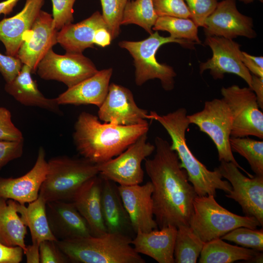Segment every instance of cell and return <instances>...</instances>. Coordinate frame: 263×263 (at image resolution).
I'll return each instance as SVG.
<instances>
[{"mask_svg":"<svg viewBox=\"0 0 263 263\" xmlns=\"http://www.w3.org/2000/svg\"><path fill=\"white\" fill-rule=\"evenodd\" d=\"M154 146L155 153L145 160V169L153 186L155 220L159 228L188 225L197 195L170 144L157 136Z\"/></svg>","mask_w":263,"mask_h":263,"instance_id":"6da1fadb","label":"cell"},{"mask_svg":"<svg viewBox=\"0 0 263 263\" xmlns=\"http://www.w3.org/2000/svg\"><path fill=\"white\" fill-rule=\"evenodd\" d=\"M149 129V123L123 126L101 123L98 116L82 112L75 124L73 138L78 153L98 165L120 154Z\"/></svg>","mask_w":263,"mask_h":263,"instance_id":"7a4b0ae2","label":"cell"},{"mask_svg":"<svg viewBox=\"0 0 263 263\" xmlns=\"http://www.w3.org/2000/svg\"><path fill=\"white\" fill-rule=\"evenodd\" d=\"M150 120L159 122L169 134L171 148L179 159L181 166L187 173L188 180L198 196H216V190L227 193L231 190L230 183L222 179L217 168L208 170L192 153L186 142V132L190 125L185 108H180L166 114L161 115L156 112L149 113Z\"/></svg>","mask_w":263,"mask_h":263,"instance_id":"3957f363","label":"cell"},{"mask_svg":"<svg viewBox=\"0 0 263 263\" xmlns=\"http://www.w3.org/2000/svg\"><path fill=\"white\" fill-rule=\"evenodd\" d=\"M132 238L106 232L99 236L92 235L56 244L70 262L76 263H145L132 244Z\"/></svg>","mask_w":263,"mask_h":263,"instance_id":"277c9868","label":"cell"},{"mask_svg":"<svg viewBox=\"0 0 263 263\" xmlns=\"http://www.w3.org/2000/svg\"><path fill=\"white\" fill-rule=\"evenodd\" d=\"M47 163V171L38 195L46 202H72L80 187L99 174L97 165L82 157L57 156Z\"/></svg>","mask_w":263,"mask_h":263,"instance_id":"5b68a950","label":"cell"},{"mask_svg":"<svg viewBox=\"0 0 263 263\" xmlns=\"http://www.w3.org/2000/svg\"><path fill=\"white\" fill-rule=\"evenodd\" d=\"M170 42L178 43L187 47L196 44L171 36L164 37L160 36L157 31L143 40H123L119 42V46L127 50L134 59L135 82L137 85L141 86L149 80L157 78L160 80L163 88L166 91L173 89L176 73L171 66L159 63L155 56L160 46Z\"/></svg>","mask_w":263,"mask_h":263,"instance_id":"8992f818","label":"cell"},{"mask_svg":"<svg viewBox=\"0 0 263 263\" xmlns=\"http://www.w3.org/2000/svg\"><path fill=\"white\" fill-rule=\"evenodd\" d=\"M215 197L197 195L193 201L188 225L204 242L221 238L237 227L256 229L261 226L254 217L238 215L225 209Z\"/></svg>","mask_w":263,"mask_h":263,"instance_id":"52a82bcc","label":"cell"},{"mask_svg":"<svg viewBox=\"0 0 263 263\" xmlns=\"http://www.w3.org/2000/svg\"><path fill=\"white\" fill-rule=\"evenodd\" d=\"M187 118L190 124L196 125L200 131L210 138L217 149L220 161L232 162L249 177L253 176L239 165L233 156L229 142L232 118L230 109L223 98L206 101L202 111L187 115Z\"/></svg>","mask_w":263,"mask_h":263,"instance_id":"ba28073f","label":"cell"},{"mask_svg":"<svg viewBox=\"0 0 263 263\" xmlns=\"http://www.w3.org/2000/svg\"><path fill=\"white\" fill-rule=\"evenodd\" d=\"M221 92L231 113V136H254L263 139V113L254 92L249 87L233 85L222 87Z\"/></svg>","mask_w":263,"mask_h":263,"instance_id":"9c48e42d","label":"cell"},{"mask_svg":"<svg viewBox=\"0 0 263 263\" xmlns=\"http://www.w3.org/2000/svg\"><path fill=\"white\" fill-rule=\"evenodd\" d=\"M148 133L140 136L118 155L97 165L99 175L121 186L141 184L144 177L142 163L155 150L148 141Z\"/></svg>","mask_w":263,"mask_h":263,"instance_id":"30bf717a","label":"cell"},{"mask_svg":"<svg viewBox=\"0 0 263 263\" xmlns=\"http://www.w3.org/2000/svg\"><path fill=\"white\" fill-rule=\"evenodd\" d=\"M220 162L217 168L232 187L225 196L237 202L245 216L254 217L263 226V175L247 177L232 162Z\"/></svg>","mask_w":263,"mask_h":263,"instance_id":"8fae6325","label":"cell"},{"mask_svg":"<svg viewBox=\"0 0 263 263\" xmlns=\"http://www.w3.org/2000/svg\"><path fill=\"white\" fill-rule=\"evenodd\" d=\"M94 64L82 53L58 55L50 49L38 63L36 72L46 80L61 82L71 88L98 72Z\"/></svg>","mask_w":263,"mask_h":263,"instance_id":"7c38bea8","label":"cell"},{"mask_svg":"<svg viewBox=\"0 0 263 263\" xmlns=\"http://www.w3.org/2000/svg\"><path fill=\"white\" fill-rule=\"evenodd\" d=\"M98 108V117L103 122L123 126L149 123V113L137 105L129 89L120 85L110 84L107 96Z\"/></svg>","mask_w":263,"mask_h":263,"instance_id":"4fadbf2b","label":"cell"},{"mask_svg":"<svg viewBox=\"0 0 263 263\" xmlns=\"http://www.w3.org/2000/svg\"><path fill=\"white\" fill-rule=\"evenodd\" d=\"M205 43L212 51V56L200 64V73L209 70L215 79H222L225 74L236 75L250 87L252 75L241 61L240 45L233 39L218 36H207Z\"/></svg>","mask_w":263,"mask_h":263,"instance_id":"5bb4252c","label":"cell"},{"mask_svg":"<svg viewBox=\"0 0 263 263\" xmlns=\"http://www.w3.org/2000/svg\"><path fill=\"white\" fill-rule=\"evenodd\" d=\"M58 31L52 15L41 10L31 29L24 35L17 57L30 67L32 73L47 52L56 43Z\"/></svg>","mask_w":263,"mask_h":263,"instance_id":"9a60e30c","label":"cell"},{"mask_svg":"<svg viewBox=\"0 0 263 263\" xmlns=\"http://www.w3.org/2000/svg\"><path fill=\"white\" fill-rule=\"evenodd\" d=\"M203 27L206 37L218 36L233 39L238 36L249 38L256 36L252 19L239 12L236 0H224L218 2L213 12L206 19Z\"/></svg>","mask_w":263,"mask_h":263,"instance_id":"2e32d148","label":"cell"},{"mask_svg":"<svg viewBox=\"0 0 263 263\" xmlns=\"http://www.w3.org/2000/svg\"><path fill=\"white\" fill-rule=\"evenodd\" d=\"M48 163L44 149L40 147L33 168L17 178L0 177V197L25 205L36 200L45 178Z\"/></svg>","mask_w":263,"mask_h":263,"instance_id":"e0dca14e","label":"cell"},{"mask_svg":"<svg viewBox=\"0 0 263 263\" xmlns=\"http://www.w3.org/2000/svg\"><path fill=\"white\" fill-rule=\"evenodd\" d=\"M118 189L135 233L158 228L154 219L153 186L150 181L143 185H119Z\"/></svg>","mask_w":263,"mask_h":263,"instance_id":"ac0fdd59","label":"cell"},{"mask_svg":"<svg viewBox=\"0 0 263 263\" xmlns=\"http://www.w3.org/2000/svg\"><path fill=\"white\" fill-rule=\"evenodd\" d=\"M46 211L51 230L57 240L92 235L87 223L72 202H46Z\"/></svg>","mask_w":263,"mask_h":263,"instance_id":"d6986e66","label":"cell"},{"mask_svg":"<svg viewBox=\"0 0 263 263\" xmlns=\"http://www.w3.org/2000/svg\"><path fill=\"white\" fill-rule=\"evenodd\" d=\"M44 3V0H26L19 13L0 21V40L7 55L17 57L24 35L31 29Z\"/></svg>","mask_w":263,"mask_h":263,"instance_id":"ffe728a7","label":"cell"},{"mask_svg":"<svg viewBox=\"0 0 263 263\" xmlns=\"http://www.w3.org/2000/svg\"><path fill=\"white\" fill-rule=\"evenodd\" d=\"M102 181L99 174L89 179L78 189L72 201L86 220L94 236L107 232L101 208Z\"/></svg>","mask_w":263,"mask_h":263,"instance_id":"44dd1931","label":"cell"},{"mask_svg":"<svg viewBox=\"0 0 263 263\" xmlns=\"http://www.w3.org/2000/svg\"><path fill=\"white\" fill-rule=\"evenodd\" d=\"M113 69L98 71L93 75L68 88L59 94L56 101L58 105H94L98 108L108 92Z\"/></svg>","mask_w":263,"mask_h":263,"instance_id":"7402d4cb","label":"cell"},{"mask_svg":"<svg viewBox=\"0 0 263 263\" xmlns=\"http://www.w3.org/2000/svg\"><path fill=\"white\" fill-rule=\"evenodd\" d=\"M177 227L169 225L149 232L137 231L132 241L135 251L159 263H174Z\"/></svg>","mask_w":263,"mask_h":263,"instance_id":"603a6c76","label":"cell"},{"mask_svg":"<svg viewBox=\"0 0 263 263\" xmlns=\"http://www.w3.org/2000/svg\"><path fill=\"white\" fill-rule=\"evenodd\" d=\"M101 208L107 232L120 234L133 238L134 232L115 183L103 178Z\"/></svg>","mask_w":263,"mask_h":263,"instance_id":"cb8c5ba5","label":"cell"},{"mask_svg":"<svg viewBox=\"0 0 263 263\" xmlns=\"http://www.w3.org/2000/svg\"><path fill=\"white\" fill-rule=\"evenodd\" d=\"M101 28L108 29L102 15L96 11L78 23L63 26L58 31L57 42L66 53H82L86 48L94 47L95 32Z\"/></svg>","mask_w":263,"mask_h":263,"instance_id":"d4e9b609","label":"cell"},{"mask_svg":"<svg viewBox=\"0 0 263 263\" xmlns=\"http://www.w3.org/2000/svg\"><path fill=\"white\" fill-rule=\"evenodd\" d=\"M32 70L23 64L14 79L6 83L5 90L17 101L27 106L37 107L57 113H61L56 98H48L39 91L31 76Z\"/></svg>","mask_w":263,"mask_h":263,"instance_id":"484cf974","label":"cell"},{"mask_svg":"<svg viewBox=\"0 0 263 263\" xmlns=\"http://www.w3.org/2000/svg\"><path fill=\"white\" fill-rule=\"evenodd\" d=\"M18 202L0 197V242L25 250L27 226L17 211Z\"/></svg>","mask_w":263,"mask_h":263,"instance_id":"4316f807","label":"cell"},{"mask_svg":"<svg viewBox=\"0 0 263 263\" xmlns=\"http://www.w3.org/2000/svg\"><path fill=\"white\" fill-rule=\"evenodd\" d=\"M46 205V202L39 196L27 207L17 204V211L24 224L29 228L32 244L39 245L45 240L57 241L49 225Z\"/></svg>","mask_w":263,"mask_h":263,"instance_id":"83f0119b","label":"cell"},{"mask_svg":"<svg viewBox=\"0 0 263 263\" xmlns=\"http://www.w3.org/2000/svg\"><path fill=\"white\" fill-rule=\"evenodd\" d=\"M260 252L230 244L219 238L205 243L200 254L199 263H231L240 260L252 262Z\"/></svg>","mask_w":263,"mask_h":263,"instance_id":"f1b7e54d","label":"cell"},{"mask_svg":"<svg viewBox=\"0 0 263 263\" xmlns=\"http://www.w3.org/2000/svg\"><path fill=\"white\" fill-rule=\"evenodd\" d=\"M205 243L189 225L178 226L174 248L175 263H196Z\"/></svg>","mask_w":263,"mask_h":263,"instance_id":"f546056e","label":"cell"},{"mask_svg":"<svg viewBox=\"0 0 263 263\" xmlns=\"http://www.w3.org/2000/svg\"><path fill=\"white\" fill-rule=\"evenodd\" d=\"M158 18L154 10L152 0H128L121 25L135 24L150 35Z\"/></svg>","mask_w":263,"mask_h":263,"instance_id":"4dcf8cb0","label":"cell"},{"mask_svg":"<svg viewBox=\"0 0 263 263\" xmlns=\"http://www.w3.org/2000/svg\"><path fill=\"white\" fill-rule=\"evenodd\" d=\"M198 27L191 19L162 16L158 17L152 30L166 31L173 38L201 44L198 36Z\"/></svg>","mask_w":263,"mask_h":263,"instance_id":"1f68e13d","label":"cell"},{"mask_svg":"<svg viewBox=\"0 0 263 263\" xmlns=\"http://www.w3.org/2000/svg\"><path fill=\"white\" fill-rule=\"evenodd\" d=\"M231 150L245 158L255 175H263V141L247 137H230Z\"/></svg>","mask_w":263,"mask_h":263,"instance_id":"d6a6232c","label":"cell"},{"mask_svg":"<svg viewBox=\"0 0 263 263\" xmlns=\"http://www.w3.org/2000/svg\"><path fill=\"white\" fill-rule=\"evenodd\" d=\"M222 240L232 242L244 247L258 251L263 250V230L239 227L229 231L222 237Z\"/></svg>","mask_w":263,"mask_h":263,"instance_id":"836d02e7","label":"cell"},{"mask_svg":"<svg viewBox=\"0 0 263 263\" xmlns=\"http://www.w3.org/2000/svg\"><path fill=\"white\" fill-rule=\"evenodd\" d=\"M128 0H100L102 17L112 39L120 33V27L125 7Z\"/></svg>","mask_w":263,"mask_h":263,"instance_id":"e575fe53","label":"cell"},{"mask_svg":"<svg viewBox=\"0 0 263 263\" xmlns=\"http://www.w3.org/2000/svg\"><path fill=\"white\" fill-rule=\"evenodd\" d=\"M152 3L158 17L191 19V14L184 0H152Z\"/></svg>","mask_w":263,"mask_h":263,"instance_id":"d590c367","label":"cell"},{"mask_svg":"<svg viewBox=\"0 0 263 263\" xmlns=\"http://www.w3.org/2000/svg\"><path fill=\"white\" fill-rule=\"evenodd\" d=\"M51 0L54 23L56 29L58 31L74 20L73 6L76 0Z\"/></svg>","mask_w":263,"mask_h":263,"instance_id":"8d00e7d4","label":"cell"},{"mask_svg":"<svg viewBox=\"0 0 263 263\" xmlns=\"http://www.w3.org/2000/svg\"><path fill=\"white\" fill-rule=\"evenodd\" d=\"M191 19L198 26L204 27L206 19L216 8L218 0H185Z\"/></svg>","mask_w":263,"mask_h":263,"instance_id":"74e56055","label":"cell"},{"mask_svg":"<svg viewBox=\"0 0 263 263\" xmlns=\"http://www.w3.org/2000/svg\"><path fill=\"white\" fill-rule=\"evenodd\" d=\"M0 140H23L21 132L12 121L11 112L7 108L0 107Z\"/></svg>","mask_w":263,"mask_h":263,"instance_id":"f35d334b","label":"cell"},{"mask_svg":"<svg viewBox=\"0 0 263 263\" xmlns=\"http://www.w3.org/2000/svg\"><path fill=\"white\" fill-rule=\"evenodd\" d=\"M39 251L41 263L70 262L67 257L59 248L56 241L45 240L41 242L39 244Z\"/></svg>","mask_w":263,"mask_h":263,"instance_id":"ab89813d","label":"cell"},{"mask_svg":"<svg viewBox=\"0 0 263 263\" xmlns=\"http://www.w3.org/2000/svg\"><path fill=\"white\" fill-rule=\"evenodd\" d=\"M23 150V140H0V170L9 162L20 157Z\"/></svg>","mask_w":263,"mask_h":263,"instance_id":"60d3db41","label":"cell"},{"mask_svg":"<svg viewBox=\"0 0 263 263\" xmlns=\"http://www.w3.org/2000/svg\"><path fill=\"white\" fill-rule=\"evenodd\" d=\"M22 63L17 57L0 53V73L6 83L13 80L21 70Z\"/></svg>","mask_w":263,"mask_h":263,"instance_id":"b9f144b4","label":"cell"},{"mask_svg":"<svg viewBox=\"0 0 263 263\" xmlns=\"http://www.w3.org/2000/svg\"><path fill=\"white\" fill-rule=\"evenodd\" d=\"M24 250L19 246H9L0 242V263H19Z\"/></svg>","mask_w":263,"mask_h":263,"instance_id":"7bdbcfd3","label":"cell"},{"mask_svg":"<svg viewBox=\"0 0 263 263\" xmlns=\"http://www.w3.org/2000/svg\"><path fill=\"white\" fill-rule=\"evenodd\" d=\"M241 61L254 75L263 77V57L250 55L241 51L240 54Z\"/></svg>","mask_w":263,"mask_h":263,"instance_id":"ee69618b","label":"cell"},{"mask_svg":"<svg viewBox=\"0 0 263 263\" xmlns=\"http://www.w3.org/2000/svg\"><path fill=\"white\" fill-rule=\"evenodd\" d=\"M250 88L255 93L259 107L263 109V77L252 75L251 85Z\"/></svg>","mask_w":263,"mask_h":263,"instance_id":"f6af8a7d","label":"cell"},{"mask_svg":"<svg viewBox=\"0 0 263 263\" xmlns=\"http://www.w3.org/2000/svg\"><path fill=\"white\" fill-rule=\"evenodd\" d=\"M112 40V36L108 29L101 28L96 31L94 38V43L104 47L110 45Z\"/></svg>","mask_w":263,"mask_h":263,"instance_id":"bcb514c9","label":"cell"},{"mask_svg":"<svg viewBox=\"0 0 263 263\" xmlns=\"http://www.w3.org/2000/svg\"><path fill=\"white\" fill-rule=\"evenodd\" d=\"M39 246V245L32 243L31 245H26L24 250V254L26 257V263H40Z\"/></svg>","mask_w":263,"mask_h":263,"instance_id":"7dc6e473","label":"cell"},{"mask_svg":"<svg viewBox=\"0 0 263 263\" xmlns=\"http://www.w3.org/2000/svg\"><path fill=\"white\" fill-rule=\"evenodd\" d=\"M19 0H5L0 2V14L10 13Z\"/></svg>","mask_w":263,"mask_h":263,"instance_id":"c3c4849f","label":"cell"},{"mask_svg":"<svg viewBox=\"0 0 263 263\" xmlns=\"http://www.w3.org/2000/svg\"><path fill=\"white\" fill-rule=\"evenodd\" d=\"M241 1L244 2L245 3H249L252 2L254 0H240ZM260 1L263 2V0H259Z\"/></svg>","mask_w":263,"mask_h":263,"instance_id":"681fc988","label":"cell"}]
</instances>
